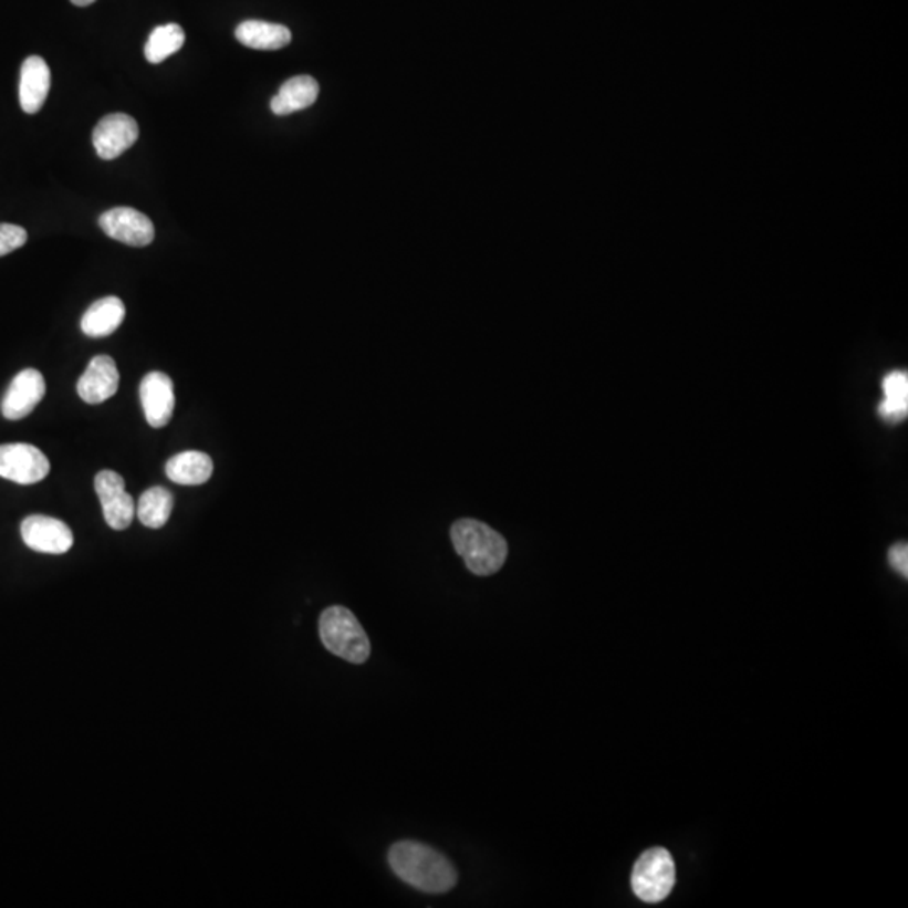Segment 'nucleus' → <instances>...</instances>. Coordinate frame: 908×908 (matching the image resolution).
<instances>
[{
    "mask_svg": "<svg viewBox=\"0 0 908 908\" xmlns=\"http://www.w3.org/2000/svg\"><path fill=\"white\" fill-rule=\"evenodd\" d=\"M389 865L404 884L425 894H446L458 884L452 863L422 843L399 842L390 846Z\"/></svg>",
    "mask_w": 908,
    "mask_h": 908,
    "instance_id": "nucleus-1",
    "label": "nucleus"
},
{
    "mask_svg": "<svg viewBox=\"0 0 908 908\" xmlns=\"http://www.w3.org/2000/svg\"><path fill=\"white\" fill-rule=\"evenodd\" d=\"M452 547L465 561L468 571L480 577L497 574L509 557L505 536L484 522L460 519L449 530Z\"/></svg>",
    "mask_w": 908,
    "mask_h": 908,
    "instance_id": "nucleus-2",
    "label": "nucleus"
},
{
    "mask_svg": "<svg viewBox=\"0 0 908 908\" xmlns=\"http://www.w3.org/2000/svg\"><path fill=\"white\" fill-rule=\"evenodd\" d=\"M320 639L330 653L348 664L362 665L370 656V639L361 622L344 606H330L320 614Z\"/></svg>",
    "mask_w": 908,
    "mask_h": 908,
    "instance_id": "nucleus-3",
    "label": "nucleus"
},
{
    "mask_svg": "<svg viewBox=\"0 0 908 908\" xmlns=\"http://www.w3.org/2000/svg\"><path fill=\"white\" fill-rule=\"evenodd\" d=\"M677 884V866L667 848H649L639 856L632 874V888L646 904L664 901Z\"/></svg>",
    "mask_w": 908,
    "mask_h": 908,
    "instance_id": "nucleus-4",
    "label": "nucleus"
},
{
    "mask_svg": "<svg viewBox=\"0 0 908 908\" xmlns=\"http://www.w3.org/2000/svg\"><path fill=\"white\" fill-rule=\"evenodd\" d=\"M51 465L41 449L25 442L0 446V477L19 484H34L50 474Z\"/></svg>",
    "mask_w": 908,
    "mask_h": 908,
    "instance_id": "nucleus-5",
    "label": "nucleus"
},
{
    "mask_svg": "<svg viewBox=\"0 0 908 908\" xmlns=\"http://www.w3.org/2000/svg\"><path fill=\"white\" fill-rule=\"evenodd\" d=\"M95 490L103 507L106 523L113 530H125L132 525L135 516V503L132 494L125 490L122 474L103 470L96 474Z\"/></svg>",
    "mask_w": 908,
    "mask_h": 908,
    "instance_id": "nucleus-6",
    "label": "nucleus"
},
{
    "mask_svg": "<svg viewBox=\"0 0 908 908\" xmlns=\"http://www.w3.org/2000/svg\"><path fill=\"white\" fill-rule=\"evenodd\" d=\"M100 228L123 244L144 248L155 238L154 222L134 208H113L100 216Z\"/></svg>",
    "mask_w": 908,
    "mask_h": 908,
    "instance_id": "nucleus-7",
    "label": "nucleus"
},
{
    "mask_svg": "<svg viewBox=\"0 0 908 908\" xmlns=\"http://www.w3.org/2000/svg\"><path fill=\"white\" fill-rule=\"evenodd\" d=\"M21 535L29 549L41 554H66L74 542L73 532L66 523L46 515L28 516L22 522Z\"/></svg>",
    "mask_w": 908,
    "mask_h": 908,
    "instance_id": "nucleus-8",
    "label": "nucleus"
},
{
    "mask_svg": "<svg viewBox=\"0 0 908 908\" xmlns=\"http://www.w3.org/2000/svg\"><path fill=\"white\" fill-rule=\"evenodd\" d=\"M138 123L125 113H112L100 119L93 131V147L103 160L118 158L138 140Z\"/></svg>",
    "mask_w": 908,
    "mask_h": 908,
    "instance_id": "nucleus-9",
    "label": "nucleus"
},
{
    "mask_svg": "<svg viewBox=\"0 0 908 908\" xmlns=\"http://www.w3.org/2000/svg\"><path fill=\"white\" fill-rule=\"evenodd\" d=\"M44 394H46V383H44L43 374L35 368H25L12 379L4 400H2V415L9 421L24 419L43 400Z\"/></svg>",
    "mask_w": 908,
    "mask_h": 908,
    "instance_id": "nucleus-10",
    "label": "nucleus"
},
{
    "mask_svg": "<svg viewBox=\"0 0 908 908\" xmlns=\"http://www.w3.org/2000/svg\"><path fill=\"white\" fill-rule=\"evenodd\" d=\"M142 407L152 428H164L173 419L176 396L174 383L167 374L150 373L140 384Z\"/></svg>",
    "mask_w": 908,
    "mask_h": 908,
    "instance_id": "nucleus-11",
    "label": "nucleus"
},
{
    "mask_svg": "<svg viewBox=\"0 0 908 908\" xmlns=\"http://www.w3.org/2000/svg\"><path fill=\"white\" fill-rule=\"evenodd\" d=\"M118 384L119 374L115 361L108 355H96L77 380V396L88 404H102L115 396Z\"/></svg>",
    "mask_w": 908,
    "mask_h": 908,
    "instance_id": "nucleus-12",
    "label": "nucleus"
},
{
    "mask_svg": "<svg viewBox=\"0 0 908 908\" xmlns=\"http://www.w3.org/2000/svg\"><path fill=\"white\" fill-rule=\"evenodd\" d=\"M51 88V70L41 56H29L22 63L19 102L28 115L43 108Z\"/></svg>",
    "mask_w": 908,
    "mask_h": 908,
    "instance_id": "nucleus-13",
    "label": "nucleus"
},
{
    "mask_svg": "<svg viewBox=\"0 0 908 908\" xmlns=\"http://www.w3.org/2000/svg\"><path fill=\"white\" fill-rule=\"evenodd\" d=\"M320 86L312 76L292 77L281 85L280 92L271 100V112L278 116L292 115L309 108L319 98Z\"/></svg>",
    "mask_w": 908,
    "mask_h": 908,
    "instance_id": "nucleus-14",
    "label": "nucleus"
},
{
    "mask_svg": "<svg viewBox=\"0 0 908 908\" xmlns=\"http://www.w3.org/2000/svg\"><path fill=\"white\" fill-rule=\"evenodd\" d=\"M236 39L242 46L251 48V50L276 51L292 43V32L281 24L244 21L236 29Z\"/></svg>",
    "mask_w": 908,
    "mask_h": 908,
    "instance_id": "nucleus-15",
    "label": "nucleus"
},
{
    "mask_svg": "<svg viewBox=\"0 0 908 908\" xmlns=\"http://www.w3.org/2000/svg\"><path fill=\"white\" fill-rule=\"evenodd\" d=\"M125 320V305L116 296H106L93 303L81 319L83 334L93 338L108 337Z\"/></svg>",
    "mask_w": 908,
    "mask_h": 908,
    "instance_id": "nucleus-16",
    "label": "nucleus"
},
{
    "mask_svg": "<svg viewBox=\"0 0 908 908\" xmlns=\"http://www.w3.org/2000/svg\"><path fill=\"white\" fill-rule=\"evenodd\" d=\"M215 471L211 457L200 451H184L170 458L165 465V473L174 483L196 487L209 481Z\"/></svg>",
    "mask_w": 908,
    "mask_h": 908,
    "instance_id": "nucleus-17",
    "label": "nucleus"
},
{
    "mask_svg": "<svg viewBox=\"0 0 908 908\" xmlns=\"http://www.w3.org/2000/svg\"><path fill=\"white\" fill-rule=\"evenodd\" d=\"M174 497L167 488L154 487L140 494L135 509L138 520L148 529H161L173 515Z\"/></svg>",
    "mask_w": 908,
    "mask_h": 908,
    "instance_id": "nucleus-18",
    "label": "nucleus"
},
{
    "mask_svg": "<svg viewBox=\"0 0 908 908\" xmlns=\"http://www.w3.org/2000/svg\"><path fill=\"white\" fill-rule=\"evenodd\" d=\"M186 43V32L179 24L158 25L152 31L145 44V58L148 63L160 64L167 58L182 50Z\"/></svg>",
    "mask_w": 908,
    "mask_h": 908,
    "instance_id": "nucleus-19",
    "label": "nucleus"
},
{
    "mask_svg": "<svg viewBox=\"0 0 908 908\" xmlns=\"http://www.w3.org/2000/svg\"><path fill=\"white\" fill-rule=\"evenodd\" d=\"M28 242V231L21 226L0 225V257L14 253Z\"/></svg>",
    "mask_w": 908,
    "mask_h": 908,
    "instance_id": "nucleus-20",
    "label": "nucleus"
},
{
    "mask_svg": "<svg viewBox=\"0 0 908 908\" xmlns=\"http://www.w3.org/2000/svg\"><path fill=\"white\" fill-rule=\"evenodd\" d=\"M885 397L908 399V376L905 373H891L884 379Z\"/></svg>",
    "mask_w": 908,
    "mask_h": 908,
    "instance_id": "nucleus-21",
    "label": "nucleus"
},
{
    "mask_svg": "<svg viewBox=\"0 0 908 908\" xmlns=\"http://www.w3.org/2000/svg\"><path fill=\"white\" fill-rule=\"evenodd\" d=\"M881 418L888 421H900L908 413V399H890L885 397L884 403L878 407Z\"/></svg>",
    "mask_w": 908,
    "mask_h": 908,
    "instance_id": "nucleus-22",
    "label": "nucleus"
},
{
    "mask_svg": "<svg viewBox=\"0 0 908 908\" xmlns=\"http://www.w3.org/2000/svg\"><path fill=\"white\" fill-rule=\"evenodd\" d=\"M888 561H890L891 567H894L898 574L904 575V577H908L907 542H898V544H895L894 547L888 551Z\"/></svg>",
    "mask_w": 908,
    "mask_h": 908,
    "instance_id": "nucleus-23",
    "label": "nucleus"
},
{
    "mask_svg": "<svg viewBox=\"0 0 908 908\" xmlns=\"http://www.w3.org/2000/svg\"><path fill=\"white\" fill-rule=\"evenodd\" d=\"M71 2H73L74 6H77V8H86V6H92L93 2H96V0H71Z\"/></svg>",
    "mask_w": 908,
    "mask_h": 908,
    "instance_id": "nucleus-24",
    "label": "nucleus"
}]
</instances>
